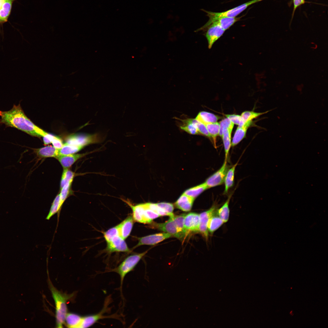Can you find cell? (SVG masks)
Masks as SVG:
<instances>
[{
  "instance_id": "cell-1",
  "label": "cell",
  "mask_w": 328,
  "mask_h": 328,
  "mask_svg": "<svg viewBox=\"0 0 328 328\" xmlns=\"http://www.w3.org/2000/svg\"><path fill=\"white\" fill-rule=\"evenodd\" d=\"M0 124L14 128L32 136L43 137L46 132L36 125L25 114L20 104H14L10 110H0Z\"/></svg>"
},
{
  "instance_id": "cell-2",
  "label": "cell",
  "mask_w": 328,
  "mask_h": 328,
  "mask_svg": "<svg viewBox=\"0 0 328 328\" xmlns=\"http://www.w3.org/2000/svg\"><path fill=\"white\" fill-rule=\"evenodd\" d=\"M50 287L54 300L56 307V325L57 327L62 328L65 323L67 314V302L73 295L63 294L58 290L49 282Z\"/></svg>"
},
{
  "instance_id": "cell-3",
  "label": "cell",
  "mask_w": 328,
  "mask_h": 328,
  "mask_svg": "<svg viewBox=\"0 0 328 328\" xmlns=\"http://www.w3.org/2000/svg\"><path fill=\"white\" fill-rule=\"evenodd\" d=\"M262 0H252L228 10L221 12H213L202 9L207 13V16L209 17V19L204 25L196 30V31L198 32L201 30H206L214 21L219 18L222 17H235L250 5Z\"/></svg>"
},
{
  "instance_id": "cell-4",
  "label": "cell",
  "mask_w": 328,
  "mask_h": 328,
  "mask_svg": "<svg viewBox=\"0 0 328 328\" xmlns=\"http://www.w3.org/2000/svg\"><path fill=\"white\" fill-rule=\"evenodd\" d=\"M148 250L128 256L117 267L113 270V271L118 273L120 276L121 290L125 276L134 269L140 260L147 253Z\"/></svg>"
},
{
  "instance_id": "cell-5",
  "label": "cell",
  "mask_w": 328,
  "mask_h": 328,
  "mask_svg": "<svg viewBox=\"0 0 328 328\" xmlns=\"http://www.w3.org/2000/svg\"><path fill=\"white\" fill-rule=\"evenodd\" d=\"M102 140V138L98 134H75L68 137L66 143L84 148L90 144L100 143Z\"/></svg>"
},
{
  "instance_id": "cell-6",
  "label": "cell",
  "mask_w": 328,
  "mask_h": 328,
  "mask_svg": "<svg viewBox=\"0 0 328 328\" xmlns=\"http://www.w3.org/2000/svg\"><path fill=\"white\" fill-rule=\"evenodd\" d=\"M227 163V160L224 161L220 168L207 178L204 182L209 188L214 187L224 183L227 173L230 168Z\"/></svg>"
},
{
  "instance_id": "cell-7",
  "label": "cell",
  "mask_w": 328,
  "mask_h": 328,
  "mask_svg": "<svg viewBox=\"0 0 328 328\" xmlns=\"http://www.w3.org/2000/svg\"><path fill=\"white\" fill-rule=\"evenodd\" d=\"M217 210L216 204L213 205L208 210L203 212L200 214V225L199 232L207 240L208 238L209 232L207 224L209 219L214 215Z\"/></svg>"
},
{
  "instance_id": "cell-8",
  "label": "cell",
  "mask_w": 328,
  "mask_h": 328,
  "mask_svg": "<svg viewBox=\"0 0 328 328\" xmlns=\"http://www.w3.org/2000/svg\"><path fill=\"white\" fill-rule=\"evenodd\" d=\"M167 233H157L138 238V242L133 249L142 245H154L170 237Z\"/></svg>"
},
{
  "instance_id": "cell-9",
  "label": "cell",
  "mask_w": 328,
  "mask_h": 328,
  "mask_svg": "<svg viewBox=\"0 0 328 328\" xmlns=\"http://www.w3.org/2000/svg\"><path fill=\"white\" fill-rule=\"evenodd\" d=\"M106 250L110 253L115 252L129 253L131 251L124 239L120 235L114 237L111 241L107 243Z\"/></svg>"
},
{
  "instance_id": "cell-10",
  "label": "cell",
  "mask_w": 328,
  "mask_h": 328,
  "mask_svg": "<svg viewBox=\"0 0 328 328\" xmlns=\"http://www.w3.org/2000/svg\"><path fill=\"white\" fill-rule=\"evenodd\" d=\"M170 217L169 219L162 223H156V227L158 229L168 233L179 239L183 238L185 236L178 230L173 219V217Z\"/></svg>"
},
{
  "instance_id": "cell-11",
  "label": "cell",
  "mask_w": 328,
  "mask_h": 328,
  "mask_svg": "<svg viewBox=\"0 0 328 328\" xmlns=\"http://www.w3.org/2000/svg\"><path fill=\"white\" fill-rule=\"evenodd\" d=\"M207 30L205 36L208 42V48L210 49L214 43L223 35L225 31L220 26L214 23H212Z\"/></svg>"
},
{
  "instance_id": "cell-12",
  "label": "cell",
  "mask_w": 328,
  "mask_h": 328,
  "mask_svg": "<svg viewBox=\"0 0 328 328\" xmlns=\"http://www.w3.org/2000/svg\"><path fill=\"white\" fill-rule=\"evenodd\" d=\"M107 306H105L97 314L82 317L81 321L78 328L89 327L101 319L110 318V316L108 317L104 315V313L107 311Z\"/></svg>"
},
{
  "instance_id": "cell-13",
  "label": "cell",
  "mask_w": 328,
  "mask_h": 328,
  "mask_svg": "<svg viewBox=\"0 0 328 328\" xmlns=\"http://www.w3.org/2000/svg\"><path fill=\"white\" fill-rule=\"evenodd\" d=\"M184 225L185 229L189 232H198L200 225L199 214L190 213L186 214L184 219Z\"/></svg>"
},
{
  "instance_id": "cell-14",
  "label": "cell",
  "mask_w": 328,
  "mask_h": 328,
  "mask_svg": "<svg viewBox=\"0 0 328 328\" xmlns=\"http://www.w3.org/2000/svg\"><path fill=\"white\" fill-rule=\"evenodd\" d=\"M135 220L132 215L128 216L119 224L120 236L124 239L127 238L132 231Z\"/></svg>"
},
{
  "instance_id": "cell-15",
  "label": "cell",
  "mask_w": 328,
  "mask_h": 328,
  "mask_svg": "<svg viewBox=\"0 0 328 328\" xmlns=\"http://www.w3.org/2000/svg\"><path fill=\"white\" fill-rule=\"evenodd\" d=\"M87 154H71L59 155L56 158L64 168H68L73 164L77 161L83 157Z\"/></svg>"
},
{
  "instance_id": "cell-16",
  "label": "cell",
  "mask_w": 328,
  "mask_h": 328,
  "mask_svg": "<svg viewBox=\"0 0 328 328\" xmlns=\"http://www.w3.org/2000/svg\"><path fill=\"white\" fill-rule=\"evenodd\" d=\"M195 199L183 193L177 199L175 204L179 209L184 211L191 210Z\"/></svg>"
},
{
  "instance_id": "cell-17",
  "label": "cell",
  "mask_w": 328,
  "mask_h": 328,
  "mask_svg": "<svg viewBox=\"0 0 328 328\" xmlns=\"http://www.w3.org/2000/svg\"><path fill=\"white\" fill-rule=\"evenodd\" d=\"M34 150L37 155L41 158L51 157L56 158L59 155L58 149H56L53 146H46L35 149Z\"/></svg>"
},
{
  "instance_id": "cell-18",
  "label": "cell",
  "mask_w": 328,
  "mask_h": 328,
  "mask_svg": "<svg viewBox=\"0 0 328 328\" xmlns=\"http://www.w3.org/2000/svg\"><path fill=\"white\" fill-rule=\"evenodd\" d=\"M252 121L246 123L242 127H238L233 138L231 146L234 147L238 144L245 136L247 130Z\"/></svg>"
},
{
  "instance_id": "cell-19",
  "label": "cell",
  "mask_w": 328,
  "mask_h": 328,
  "mask_svg": "<svg viewBox=\"0 0 328 328\" xmlns=\"http://www.w3.org/2000/svg\"><path fill=\"white\" fill-rule=\"evenodd\" d=\"M15 0H4L0 8V23L7 22Z\"/></svg>"
},
{
  "instance_id": "cell-20",
  "label": "cell",
  "mask_w": 328,
  "mask_h": 328,
  "mask_svg": "<svg viewBox=\"0 0 328 328\" xmlns=\"http://www.w3.org/2000/svg\"><path fill=\"white\" fill-rule=\"evenodd\" d=\"M182 121L183 124L180 126L181 129L192 135L199 134L196 124L197 120L196 119H187Z\"/></svg>"
},
{
  "instance_id": "cell-21",
  "label": "cell",
  "mask_w": 328,
  "mask_h": 328,
  "mask_svg": "<svg viewBox=\"0 0 328 328\" xmlns=\"http://www.w3.org/2000/svg\"><path fill=\"white\" fill-rule=\"evenodd\" d=\"M219 117L212 113L205 111L200 112L196 119L200 122L206 125L207 124L217 122Z\"/></svg>"
},
{
  "instance_id": "cell-22",
  "label": "cell",
  "mask_w": 328,
  "mask_h": 328,
  "mask_svg": "<svg viewBox=\"0 0 328 328\" xmlns=\"http://www.w3.org/2000/svg\"><path fill=\"white\" fill-rule=\"evenodd\" d=\"M241 18V17H221L214 21L211 24L213 23H216L220 26L225 31L229 29L236 22L239 20Z\"/></svg>"
},
{
  "instance_id": "cell-23",
  "label": "cell",
  "mask_w": 328,
  "mask_h": 328,
  "mask_svg": "<svg viewBox=\"0 0 328 328\" xmlns=\"http://www.w3.org/2000/svg\"><path fill=\"white\" fill-rule=\"evenodd\" d=\"M237 164V162L230 168L227 173L224 182L225 184L224 194L227 193L228 190L234 185L235 171Z\"/></svg>"
},
{
  "instance_id": "cell-24",
  "label": "cell",
  "mask_w": 328,
  "mask_h": 328,
  "mask_svg": "<svg viewBox=\"0 0 328 328\" xmlns=\"http://www.w3.org/2000/svg\"><path fill=\"white\" fill-rule=\"evenodd\" d=\"M62 206L60 201V195L59 194L53 200L46 219V220H49L52 217L57 213L58 219Z\"/></svg>"
},
{
  "instance_id": "cell-25",
  "label": "cell",
  "mask_w": 328,
  "mask_h": 328,
  "mask_svg": "<svg viewBox=\"0 0 328 328\" xmlns=\"http://www.w3.org/2000/svg\"><path fill=\"white\" fill-rule=\"evenodd\" d=\"M82 317L74 313L67 314L65 319L67 326L69 328H78L81 320Z\"/></svg>"
},
{
  "instance_id": "cell-26",
  "label": "cell",
  "mask_w": 328,
  "mask_h": 328,
  "mask_svg": "<svg viewBox=\"0 0 328 328\" xmlns=\"http://www.w3.org/2000/svg\"><path fill=\"white\" fill-rule=\"evenodd\" d=\"M209 189L204 182L186 190L183 193L195 199L205 190Z\"/></svg>"
},
{
  "instance_id": "cell-27",
  "label": "cell",
  "mask_w": 328,
  "mask_h": 328,
  "mask_svg": "<svg viewBox=\"0 0 328 328\" xmlns=\"http://www.w3.org/2000/svg\"><path fill=\"white\" fill-rule=\"evenodd\" d=\"M224 223L219 216L214 215L209 219L207 223V228L208 232L211 234H213Z\"/></svg>"
},
{
  "instance_id": "cell-28",
  "label": "cell",
  "mask_w": 328,
  "mask_h": 328,
  "mask_svg": "<svg viewBox=\"0 0 328 328\" xmlns=\"http://www.w3.org/2000/svg\"><path fill=\"white\" fill-rule=\"evenodd\" d=\"M231 196V194L230 195L223 206L217 210V214L224 223L227 222L229 220L230 215L229 205Z\"/></svg>"
},
{
  "instance_id": "cell-29",
  "label": "cell",
  "mask_w": 328,
  "mask_h": 328,
  "mask_svg": "<svg viewBox=\"0 0 328 328\" xmlns=\"http://www.w3.org/2000/svg\"><path fill=\"white\" fill-rule=\"evenodd\" d=\"M83 148L81 146L70 145L66 143L61 148L58 149L59 155L73 154L79 152Z\"/></svg>"
},
{
  "instance_id": "cell-30",
  "label": "cell",
  "mask_w": 328,
  "mask_h": 328,
  "mask_svg": "<svg viewBox=\"0 0 328 328\" xmlns=\"http://www.w3.org/2000/svg\"><path fill=\"white\" fill-rule=\"evenodd\" d=\"M205 125L211 138L213 140L214 146L216 147L217 137L219 135L220 131L219 122L210 123Z\"/></svg>"
},
{
  "instance_id": "cell-31",
  "label": "cell",
  "mask_w": 328,
  "mask_h": 328,
  "mask_svg": "<svg viewBox=\"0 0 328 328\" xmlns=\"http://www.w3.org/2000/svg\"><path fill=\"white\" fill-rule=\"evenodd\" d=\"M232 132L228 130H225L221 137L223 142L225 159L227 160L230 149L231 146V133Z\"/></svg>"
},
{
  "instance_id": "cell-32",
  "label": "cell",
  "mask_w": 328,
  "mask_h": 328,
  "mask_svg": "<svg viewBox=\"0 0 328 328\" xmlns=\"http://www.w3.org/2000/svg\"><path fill=\"white\" fill-rule=\"evenodd\" d=\"M186 214H182L173 217V219L179 231L185 236L188 232L185 229L184 225V220Z\"/></svg>"
},
{
  "instance_id": "cell-33",
  "label": "cell",
  "mask_w": 328,
  "mask_h": 328,
  "mask_svg": "<svg viewBox=\"0 0 328 328\" xmlns=\"http://www.w3.org/2000/svg\"><path fill=\"white\" fill-rule=\"evenodd\" d=\"M270 111H268L265 112L260 113L252 111H245L243 112L241 116L242 121L245 123L249 121H252V119L266 113Z\"/></svg>"
},
{
  "instance_id": "cell-34",
  "label": "cell",
  "mask_w": 328,
  "mask_h": 328,
  "mask_svg": "<svg viewBox=\"0 0 328 328\" xmlns=\"http://www.w3.org/2000/svg\"><path fill=\"white\" fill-rule=\"evenodd\" d=\"M74 175V173L68 168H64L61 178L60 188L66 183L72 182Z\"/></svg>"
},
{
  "instance_id": "cell-35",
  "label": "cell",
  "mask_w": 328,
  "mask_h": 328,
  "mask_svg": "<svg viewBox=\"0 0 328 328\" xmlns=\"http://www.w3.org/2000/svg\"><path fill=\"white\" fill-rule=\"evenodd\" d=\"M118 235H120L118 224L109 229L104 233V237L107 243L111 241L114 237Z\"/></svg>"
},
{
  "instance_id": "cell-36",
  "label": "cell",
  "mask_w": 328,
  "mask_h": 328,
  "mask_svg": "<svg viewBox=\"0 0 328 328\" xmlns=\"http://www.w3.org/2000/svg\"><path fill=\"white\" fill-rule=\"evenodd\" d=\"M219 123L220 128L219 135L221 137L225 130H228L230 131H232L234 124L227 118L222 120Z\"/></svg>"
},
{
  "instance_id": "cell-37",
  "label": "cell",
  "mask_w": 328,
  "mask_h": 328,
  "mask_svg": "<svg viewBox=\"0 0 328 328\" xmlns=\"http://www.w3.org/2000/svg\"><path fill=\"white\" fill-rule=\"evenodd\" d=\"M157 206L163 212L167 214L169 217L174 215L173 213L174 210L173 205L171 203L161 202L156 203Z\"/></svg>"
},
{
  "instance_id": "cell-38",
  "label": "cell",
  "mask_w": 328,
  "mask_h": 328,
  "mask_svg": "<svg viewBox=\"0 0 328 328\" xmlns=\"http://www.w3.org/2000/svg\"><path fill=\"white\" fill-rule=\"evenodd\" d=\"M72 183V182L68 183L60 188L61 191L59 195L61 203L62 205L70 194Z\"/></svg>"
},
{
  "instance_id": "cell-39",
  "label": "cell",
  "mask_w": 328,
  "mask_h": 328,
  "mask_svg": "<svg viewBox=\"0 0 328 328\" xmlns=\"http://www.w3.org/2000/svg\"><path fill=\"white\" fill-rule=\"evenodd\" d=\"M226 116L234 124L238 125V127L243 126L244 123L242 120L241 115L237 114H226Z\"/></svg>"
},
{
  "instance_id": "cell-40",
  "label": "cell",
  "mask_w": 328,
  "mask_h": 328,
  "mask_svg": "<svg viewBox=\"0 0 328 328\" xmlns=\"http://www.w3.org/2000/svg\"><path fill=\"white\" fill-rule=\"evenodd\" d=\"M196 124L197 129L199 134H201L202 135L209 138L210 139H211V137L205 125L200 122L197 120Z\"/></svg>"
},
{
  "instance_id": "cell-41",
  "label": "cell",
  "mask_w": 328,
  "mask_h": 328,
  "mask_svg": "<svg viewBox=\"0 0 328 328\" xmlns=\"http://www.w3.org/2000/svg\"><path fill=\"white\" fill-rule=\"evenodd\" d=\"M51 143L53 147L58 149L61 148L63 145L61 139L56 136H54Z\"/></svg>"
},
{
  "instance_id": "cell-42",
  "label": "cell",
  "mask_w": 328,
  "mask_h": 328,
  "mask_svg": "<svg viewBox=\"0 0 328 328\" xmlns=\"http://www.w3.org/2000/svg\"><path fill=\"white\" fill-rule=\"evenodd\" d=\"M54 136L47 132L46 135L43 137L44 144L46 145L51 143L52 141Z\"/></svg>"
},
{
  "instance_id": "cell-43",
  "label": "cell",
  "mask_w": 328,
  "mask_h": 328,
  "mask_svg": "<svg viewBox=\"0 0 328 328\" xmlns=\"http://www.w3.org/2000/svg\"><path fill=\"white\" fill-rule=\"evenodd\" d=\"M293 2L294 4L293 14L297 8L300 5L304 3L305 0H293Z\"/></svg>"
},
{
  "instance_id": "cell-44",
  "label": "cell",
  "mask_w": 328,
  "mask_h": 328,
  "mask_svg": "<svg viewBox=\"0 0 328 328\" xmlns=\"http://www.w3.org/2000/svg\"><path fill=\"white\" fill-rule=\"evenodd\" d=\"M4 0H0V8Z\"/></svg>"
}]
</instances>
